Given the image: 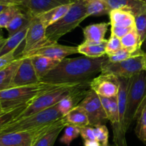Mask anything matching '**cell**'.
Returning a JSON list of instances; mask_svg holds the SVG:
<instances>
[{"instance_id": "obj_1", "label": "cell", "mask_w": 146, "mask_h": 146, "mask_svg": "<svg viewBox=\"0 0 146 146\" xmlns=\"http://www.w3.org/2000/svg\"><path fill=\"white\" fill-rule=\"evenodd\" d=\"M108 61L107 55L98 58L86 56L65 58L49 72L41 82L56 84L88 82L97 73L101 72L103 66Z\"/></svg>"}, {"instance_id": "obj_2", "label": "cell", "mask_w": 146, "mask_h": 146, "mask_svg": "<svg viewBox=\"0 0 146 146\" xmlns=\"http://www.w3.org/2000/svg\"><path fill=\"white\" fill-rule=\"evenodd\" d=\"M63 84L39 82L36 84L11 87L0 91V104L4 111L14 110L23 104H28L38 96L56 89Z\"/></svg>"}, {"instance_id": "obj_3", "label": "cell", "mask_w": 146, "mask_h": 146, "mask_svg": "<svg viewBox=\"0 0 146 146\" xmlns=\"http://www.w3.org/2000/svg\"><path fill=\"white\" fill-rule=\"evenodd\" d=\"M87 3L88 0H76L73 3L62 18L46 29L47 40L51 43L57 42L61 37L76 28L87 18Z\"/></svg>"}, {"instance_id": "obj_4", "label": "cell", "mask_w": 146, "mask_h": 146, "mask_svg": "<svg viewBox=\"0 0 146 146\" xmlns=\"http://www.w3.org/2000/svg\"><path fill=\"white\" fill-rule=\"evenodd\" d=\"M89 83L90 81L81 83L65 84L58 88L47 92L38 96V97L33 100L31 102L29 103L26 108L23 110L22 113H20L19 115L15 120L24 118V117H28L31 115L44 111L46 109L54 107V106L56 105L59 102L60 100L64 98V97L68 95L78 89L81 88Z\"/></svg>"}, {"instance_id": "obj_5", "label": "cell", "mask_w": 146, "mask_h": 146, "mask_svg": "<svg viewBox=\"0 0 146 146\" xmlns=\"http://www.w3.org/2000/svg\"><path fill=\"white\" fill-rule=\"evenodd\" d=\"M64 116L56 105L34 115L13 120L0 131V135L14 132L27 131L42 127L55 123Z\"/></svg>"}, {"instance_id": "obj_6", "label": "cell", "mask_w": 146, "mask_h": 146, "mask_svg": "<svg viewBox=\"0 0 146 146\" xmlns=\"http://www.w3.org/2000/svg\"><path fill=\"white\" fill-rule=\"evenodd\" d=\"M145 97L146 70H143L129 79L125 116V125L128 130L133 121L136 119Z\"/></svg>"}, {"instance_id": "obj_7", "label": "cell", "mask_w": 146, "mask_h": 146, "mask_svg": "<svg viewBox=\"0 0 146 146\" xmlns=\"http://www.w3.org/2000/svg\"><path fill=\"white\" fill-rule=\"evenodd\" d=\"M63 117L52 124L35 130L0 135V146H34L43 135L57 125Z\"/></svg>"}, {"instance_id": "obj_8", "label": "cell", "mask_w": 146, "mask_h": 146, "mask_svg": "<svg viewBox=\"0 0 146 146\" xmlns=\"http://www.w3.org/2000/svg\"><path fill=\"white\" fill-rule=\"evenodd\" d=\"M144 53L118 62H110L108 60L103 66L101 73L111 74L119 78H131L145 70Z\"/></svg>"}, {"instance_id": "obj_9", "label": "cell", "mask_w": 146, "mask_h": 146, "mask_svg": "<svg viewBox=\"0 0 146 146\" xmlns=\"http://www.w3.org/2000/svg\"><path fill=\"white\" fill-rule=\"evenodd\" d=\"M46 28L37 17L33 18L25 38V44L19 57H24L34 50L49 44L46 34Z\"/></svg>"}, {"instance_id": "obj_10", "label": "cell", "mask_w": 146, "mask_h": 146, "mask_svg": "<svg viewBox=\"0 0 146 146\" xmlns=\"http://www.w3.org/2000/svg\"><path fill=\"white\" fill-rule=\"evenodd\" d=\"M78 105L82 107L86 112L89 119L90 126L95 127L98 125H104L108 120L101 102V97L91 89Z\"/></svg>"}, {"instance_id": "obj_11", "label": "cell", "mask_w": 146, "mask_h": 146, "mask_svg": "<svg viewBox=\"0 0 146 146\" xmlns=\"http://www.w3.org/2000/svg\"><path fill=\"white\" fill-rule=\"evenodd\" d=\"M90 89L100 97H114L118 95L120 87L119 78L111 74L101 73L90 81Z\"/></svg>"}, {"instance_id": "obj_12", "label": "cell", "mask_w": 146, "mask_h": 146, "mask_svg": "<svg viewBox=\"0 0 146 146\" xmlns=\"http://www.w3.org/2000/svg\"><path fill=\"white\" fill-rule=\"evenodd\" d=\"M39 82L41 81L37 76L31 57H21V64L17 69L14 80L11 83V88L31 85V84H36Z\"/></svg>"}, {"instance_id": "obj_13", "label": "cell", "mask_w": 146, "mask_h": 146, "mask_svg": "<svg viewBox=\"0 0 146 146\" xmlns=\"http://www.w3.org/2000/svg\"><path fill=\"white\" fill-rule=\"evenodd\" d=\"M77 53H78V47L62 45V44H58V42H55L46 44L33 51L26 57L44 56V57H50L52 59L62 60L66 58L67 56L75 54Z\"/></svg>"}, {"instance_id": "obj_14", "label": "cell", "mask_w": 146, "mask_h": 146, "mask_svg": "<svg viewBox=\"0 0 146 146\" xmlns=\"http://www.w3.org/2000/svg\"><path fill=\"white\" fill-rule=\"evenodd\" d=\"M76 0H29L24 11L32 17H37L56 7L74 3Z\"/></svg>"}, {"instance_id": "obj_15", "label": "cell", "mask_w": 146, "mask_h": 146, "mask_svg": "<svg viewBox=\"0 0 146 146\" xmlns=\"http://www.w3.org/2000/svg\"><path fill=\"white\" fill-rule=\"evenodd\" d=\"M30 57L40 81H41L49 72L54 70L61 61L44 56H32Z\"/></svg>"}, {"instance_id": "obj_16", "label": "cell", "mask_w": 146, "mask_h": 146, "mask_svg": "<svg viewBox=\"0 0 146 146\" xmlns=\"http://www.w3.org/2000/svg\"><path fill=\"white\" fill-rule=\"evenodd\" d=\"M107 40L102 42H86L79 44L78 47V52L88 57L98 58L106 55V47Z\"/></svg>"}, {"instance_id": "obj_17", "label": "cell", "mask_w": 146, "mask_h": 146, "mask_svg": "<svg viewBox=\"0 0 146 146\" xmlns=\"http://www.w3.org/2000/svg\"><path fill=\"white\" fill-rule=\"evenodd\" d=\"M110 22H101L90 24L83 28L84 41L102 42L106 40L105 36L108 31Z\"/></svg>"}, {"instance_id": "obj_18", "label": "cell", "mask_w": 146, "mask_h": 146, "mask_svg": "<svg viewBox=\"0 0 146 146\" xmlns=\"http://www.w3.org/2000/svg\"><path fill=\"white\" fill-rule=\"evenodd\" d=\"M111 27H135V16L129 11L113 9L109 14Z\"/></svg>"}, {"instance_id": "obj_19", "label": "cell", "mask_w": 146, "mask_h": 146, "mask_svg": "<svg viewBox=\"0 0 146 146\" xmlns=\"http://www.w3.org/2000/svg\"><path fill=\"white\" fill-rule=\"evenodd\" d=\"M21 62V57H18L15 60L0 70V91L11 88L14 77Z\"/></svg>"}, {"instance_id": "obj_20", "label": "cell", "mask_w": 146, "mask_h": 146, "mask_svg": "<svg viewBox=\"0 0 146 146\" xmlns=\"http://www.w3.org/2000/svg\"><path fill=\"white\" fill-rule=\"evenodd\" d=\"M66 125L76 126L78 127L90 126L88 115L82 107L76 105L64 117Z\"/></svg>"}, {"instance_id": "obj_21", "label": "cell", "mask_w": 146, "mask_h": 146, "mask_svg": "<svg viewBox=\"0 0 146 146\" xmlns=\"http://www.w3.org/2000/svg\"><path fill=\"white\" fill-rule=\"evenodd\" d=\"M71 5L72 4H66V5L56 7V8L52 9L49 11H46V12L37 16V17L39 19L40 21L47 29L49 26L52 25L53 24L58 21L60 19L62 18L71 8Z\"/></svg>"}, {"instance_id": "obj_22", "label": "cell", "mask_w": 146, "mask_h": 146, "mask_svg": "<svg viewBox=\"0 0 146 146\" xmlns=\"http://www.w3.org/2000/svg\"><path fill=\"white\" fill-rule=\"evenodd\" d=\"M111 10L121 9L129 11L134 16L145 3L141 0H106Z\"/></svg>"}, {"instance_id": "obj_23", "label": "cell", "mask_w": 146, "mask_h": 146, "mask_svg": "<svg viewBox=\"0 0 146 146\" xmlns=\"http://www.w3.org/2000/svg\"><path fill=\"white\" fill-rule=\"evenodd\" d=\"M33 18L31 16L27 14L24 11L17 14L12 20L9 22L7 27V30L9 33V37L14 35L18 31H21L23 29L30 25Z\"/></svg>"}, {"instance_id": "obj_24", "label": "cell", "mask_w": 146, "mask_h": 146, "mask_svg": "<svg viewBox=\"0 0 146 146\" xmlns=\"http://www.w3.org/2000/svg\"><path fill=\"white\" fill-rule=\"evenodd\" d=\"M29 26L23 29L21 31H18L17 33L14 34V35L10 36L8 38H7L5 44H4L3 48L1 49V52H0V57L7 54V53H9L11 51L17 50V47L21 44L23 41L25 40L26 36H27Z\"/></svg>"}, {"instance_id": "obj_25", "label": "cell", "mask_w": 146, "mask_h": 146, "mask_svg": "<svg viewBox=\"0 0 146 146\" xmlns=\"http://www.w3.org/2000/svg\"><path fill=\"white\" fill-rule=\"evenodd\" d=\"M66 125V123L64 117L61 121L57 125H56L49 131L47 132L44 135H43L36 142L34 146H54L57 137L59 135L61 132L64 130Z\"/></svg>"}, {"instance_id": "obj_26", "label": "cell", "mask_w": 146, "mask_h": 146, "mask_svg": "<svg viewBox=\"0 0 146 146\" xmlns=\"http://www.w3.org/2000/svg\"><path fill=\"white\" fill-rule=\"evenodd\" d=\"M111 9L106 0H88L87 3V17L90 16L109 15Z\"/></svg>"}, {"instance_id": "obj_27", "label": "cell", "mask_w": 146, "mask_h": 146, "mask_svg": "<svg viewBox=\"0 0 146 146\" xmlns=\"http://www.w3.org/2000/svg\"><path fill=\"white\" fill-rule=\"evenodd\" d=\"M121 40L122 47L133 52H137L142 50L141 49L142 42L135 27L130 32L125 34L124 37H123Z\"/></svg>"}, {"instance_id": "obj_28", "label": "cell", "mask_w": 146, "mask_h": 146, "mask_svg": "<svg viewBox=\"0 0 146 146\" xmlns=\"http://www.w3.org/2000/svg\"><path fill=\"white\" fill-rule=\"evenodd\" d=\"M135 134L146 146V97L137 115Z\"/></svg>"}, {"instance_id": "obj_29", "label": "cell", "mask_w": 146, "mask_h": 146, "mask_svg": "<svg viewBox=\"0 0 146 146\" xmlns=\"http://www.w3.org/2000/svg\"><path fill=\"white\" fill-rule=\"evenodd\" d=\"M135 28L138 33L141 42L146 38V3L135 15Z\"/></svg>"}, {"instance_id": "obj_30", "label": "cell", "mask_w": 146, "mask_h": 146, "mask_svg": "<svg viewBox=\"0 0 146 146\" xmlns=\"http://www.w3.org/2000/svg\"><path fill=\"white\" fill-rule=\"evenodd\" d=\"M24 10L18 6H9L0 13V28H7L10 21Z\"/></svg>"}, {"instance_id": "obj_31", "label": "cell", "mask_w": 146, "mask_h": 146, "mask_svg": "<svg viewBox=\"0 0 146 146\" xmlns=\"http://www.w3.org/2000/svg\"><path fill=\"white\" fill-rule=\"evenodd\" d=\"M29 104V103H28ZM28 104H23V105L19 106L14 110H9V111L4 112V113L0 114V131L5 127L6 125L12 122L13 120H15L20 113H22L23 110L26 108Z\"/></svg>"}, {"instance_id": "obj_32", "label": "cell", "mask_w": 146, "mask_h": 146, "mask_svg": "<svg viewBox=\"0 0 146 146\" xmlns=\"http://www.w3.org/2000/svg\"><path fill=\"white\" fill-rule=\"evenodd\" d=\"M143 53L144 52L143 50L140 52H133L130 51V50H127V49L122 47L118 51L112 53V54H107V56H108V60H109L110 62L114 63L128 60V59L131 58V57L136 55H139V54H143Z\"/></svg>"}, {"instance_id": "obj_33", "label": "cell", "mask_w": 146, "mask_h": 146, "mask_svg": "<svg viewBox=\"0 0 146 146\" xmlns=\"http://www.w3.org/2000/svg\"><path fill=\"white\" fill-rule=\"evenodd\" d=\"M81 127L76 126L66 125L64 127V133L60 138V142L67 146H69L74 140L79 136Z\"/></svg>"}, {"instance_id": "obj_34", "label": "cell", "mask_w": 146, "mask_h": 146, "mask_svg": "<svg viewBox=\"0 0 146 146\" xmlns=\"http://www.w3.org/2000/svg\"><path fill=\"white\" fill-rule=\"evenodd\" d=\"M96 140L101 144L108 143V137L109 133L108 130L105 125H98L94 127Z\"/></svg>"}, {"instance_id": "obj_35", "label": "cell", "mask_w": 146, "mask_h": 146, "mask_svg": "<svg viewBox=\"0 0 146 146\" xmlns=\"http://www.w3.org/2000/svg\"><path fill=\"white\" fill-rule=\"evenodd\" d=\"M121 39L115 35L111 34V37L107 40L106 47V52L107 54H112L115 52L122 48Z\"/></svg>"}, {"instance_id": "obj_36", "label": "cell", "mask_w": 146, "mask_h": 146, "mask_svg": "<svg viewBox=\"0 0 146 146\" xmlns=\"http://www.w3.org/2000/svg\"><path fill=\"white\" fill-rule=\"evenodd\" d=\"M16 50L10 52L9 53L4 54L0 57V70L5 67L6 66L8 65L11 62H12L14 60L17 58L15 55Z\"/></svg>"}, {"instance_id": "obj_37", "label": "cell", "mask_w": 146, "mask_h": 146, "mask_svg": "<svg viewBox=\"0 0 146 146\" xmlns=\"http://www.w3.org/2000/svg\"><path fill=\"white\" fill-rule=\"evenodd\" d=\"M80 135L84 139V140H96L94 127H93L92 126H86V127H81Z\"/></svg>"}, {"instance_id": "obj_38", "label": "cell", "mask_w": 146, "mask_h": 146, "mask_svg": "<svg viewBox=\"0 0 146 146\" xmlns=\"http://www.w3.org/2000/svg\"><path fill=\"white\" fill-rule=\"evenodd\" d=\"M135 27H111V34L118 37L121 39L123 37L128 34V32L133 29Z\"/></svg>"}, {"instance_id": "obj_39", "label": "cell", "mask_w": 146, "mask_h": 146, "mask_svg": "<svg viewBox=\"0 0 146 146\" xmlns=\"http://www.w3.org/2000/svg\"><path fill=\"white\" fill-rule=\"evenodd\" d=\"M29 1V0H0V4L8 6H18L24 10Z\"/></svg>"}, {"instance_id": "obj_40", "label": "cell", "mask_w": 146, "mask_h": 146, "mask_svg": "<svg viewBox=\"0 0 146 146\" xmlns=\"http://www.w3.org/2000/svg\"><path fill=\"white\" fill-rule=\"evenodd\" d=\"M101 144L96 140H84V146H101Z\"/></svg>"}, {"instance_id": "obj_41", "label": "cell", "mask_w": 146, "mask_h": 146, "mask_svg": "<svg viewBox=\"0 0 146 146\" xmlns=\"http://www.w3.org/2000/svg\"><path fill=\"white\" fill-rule=\"evenodd\" d=\"M6 41H7V39L4 38V37H2V38L0 39V52H1V49L3 48L4 44H5Z\"/></svg>"}, {"instance_id": "obj_42", "label": "cell", "mask_w": 146, "mask_h": 146, "mask_svg": "<svg viewBox=\"0 0 146 146\" xmlns=\"http://www.w3.org/2000/svg\"><path fill=\"white\" fill-rule=\"evenodd\" d=\"M141 49H142V50L144 52H146V38L143 41V42L142 46H141Z\"/></svg>"}, {"instance_id": "obj_43", "label": "cell", "mask_w": 146, "mask_h": 146, "mask_svg": "<svg viewBox=\"0 0 146 146\" xmlns=\"http://www.w3.org/2000/svg\"><path fill=\"white\" fill-rule=\"evenodd\" d=\"M9 6L8 5H6V4H0V13L2 11H4L6 8H7Z\"/></svg>"}, {"instance_id": "obj_44", "label": "cell", "mask_w": 146, "mask_h": 146, "mask_svg": "<svg viewBox=\"0 0 146 146\" xmlns=\"http://www.w3.org/2000/svg\"><path fill=\"white\" fill-rule=\"evenodd\" d=\"M2 37H3V31L1 30V28H0V39L2 38Z\"/></svg>"}, {"instance_id": "obj_45", "label": "cell", "mask_w": 146, "mask_h": 146, "mask_svg": "<svg viewBox=\"0 0 146 146\" xmlns=\"http://www.w3.org/2000/svg\"><path fill=\"white\" fill-rule=\"evenodd\" d=\"M4 112H5V111H4V110H3V109H2V107H1V104H0V114H1V113H4Z\"/></svg>"}, {"instance_id": "obj_46", "label": "cell", "mask_w": 146, "mask_h": 146, "mask_svg": "<svg viewBox=\"0 0 146 146\" xmlns=\"http://www.w3.org/2000/svg\"><path fill=\"white\" fill-rule=\"evenodd\" d=\"M144 58H145V70H146V52L144 53Z\"/></svg>"}, {"instance_id": "obj_47", "label": "cell", "mask_w": 146, "mask_h": 146, "mask_svg": "<svg viewBox=\"0 0 146 146\" xmlns=\"http://www.w3.org/2000/svg\"><path fill=\"white\" fill-rule=\"evenodd\" d=\"M101 146H111V145H110L108 143H106V144H101Z\"/></svg>"}, {"instance_id": "obj_48", "label": "cell", "mask_w": 146, "mask_h": 146, "mask_svg": "<svg viewBox=\"0 0 146 146\" xmlns=\"http://www.w3.org/2000/svg\"><path fill=\"white\" fill-rule=\"evenodd\" d=\"M141 1H143V2H144V3H146V0H141Z\"/></svg>"}]
</instances>
